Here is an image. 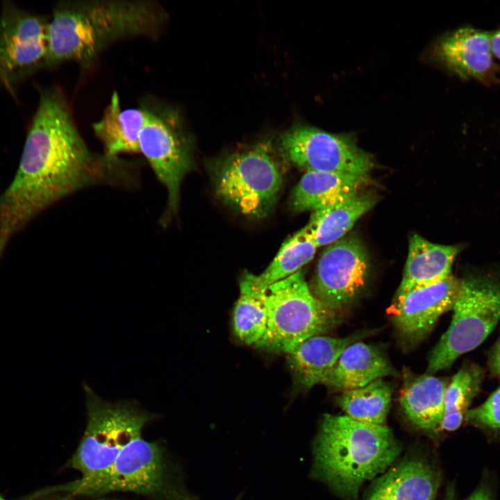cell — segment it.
<instances>
[{"instance_id": "6da1fadb", "label": "cell", "mask_w": 500, "mask_h": 500, "mask_svg": "<svg viewBox=\"0 0 500 500\" xmlns=\"http://www.w3.org/2000/svg\"><path fill=\"white\" fill-rule=\"evenodd\" d=\"M135 166L90 150L56 88L42 90L17 172L0 194V256L40 212L85 188L134 183Z\"/></svg>"}, {"instance_id": "7a4b0ae2", "label": "cell", "mask_w": 500, "mask_h": 500, "mask_svg": "<svg viewBox=\"0 0 500 500\" xmlns=\"http://www.w3.org/2000/svg\"><path fill=\"white\" fill-rule=\"evenodd\" d=\"M166 20L165 11L156 1H60L48 22L45 67L72 61L88 67L119 40L156 36Z\"/></svg>"}, {"instance_id": "3957f363", "label": "cell", "mask_w": 500, "mask_h": 500, "mask_svg": "<svg viewBox=\"0 0 500 500\" xmlns=\"http://www.w3.org/2000/svg\"><path fill=\"white\" fill-rule=\"evenodd\" d=\"M400 447L385 425L326 414L314 443V473L338 492L357 493L361 485L383 472Z\"/></svg>"}, {"instance_id": "277c9868", "label": "cell", "mask_w": 500, "mask_h": 500, "mask_svg": "<svg viewBox=\"0 0 500 500\" xmlns=\"http://www.w3.org/2000/svg\"><path fill=\"white\" fill-rule=\"evenodd\" d=\"M47 492L84 496L128 492L153 500H195L180 482L162 446L142 438L130 443L108 467Z\"/></svg>"}, {"instance_id": "5b68a950", "label": "cell", "mask_w": 500, "mask_h": 500, "mask_svg": "<svg viewBox=\"0 0 500 500\" xmlns=\"http://www.w3.org/2000/svg\"><path fill=\"white\" fill-rule=\"evenodd\" d=\"M87 425L69 466L82 476L108 467L133 441L141 438L142 428L158 417L133 400L109 402L85 383Z\"/></svg>"}, {"instance_id": "8992f818", "label": "cell", "mask_w": 500, "mask_h": 500, "mask_svg": "<svg viewBox=\"0 0 500 500\" xmlns=\"http://www.w3.org/2000/svg\"><path fill=\"white\" fill-rule=\"evenodd\" d=\"M264 294L268 319L263 336L255 344L257 347L288 354L338 322L335 311L312 294L301 269L270 285Z\"/></svg>"}, {"instance_id": "52a82bcc", "label": "cell", "mask_w": 500, "mask_h": 500, "mask_svg": "<svg viewBox=\"0 0 500 500\" xmlns=\"http://www.w3.org/2000/svg\"><path fill=\"white\" fill-rule=\"evenodd\" d=\"M453 310L449 327L428 358L429 374L450 367L491 333L500 320V282L479 276L461 280Z\"/></svg>"}, {"instance_id": "ba28073f", "label": "cell", "mask_w": 500, "mask_h": 500, "mask_svg": "<svg viewBox=\"0 0 500 500\" xmlns=\"http://www.w3.org/2000/svg\"><path fill=\"white\" fill-rule=\"evenodd\" d=\"M282 181L278 165L265 143L228 156L214 172L217 196L238 212L255 218L272 208Z\"/></svg>"}, {"instance_id": "9c48e42d", "label": "cell", "mask_w": 500, "mask_h": 500, "mask_svg": "<svg viewBox=\"0 0 500 500\" xmlns=\"http://www.w3.org/2000/svg\"><path fill=\"white\" fill-rule=\"evenodd\" d=\"M147 107L149 117L140 133L139 153L167 190L166 209L160 221L167 225L177 212L181 185L192 167L191 142L176 110L160 103Z\"/></svg>"}, {"instance_id": "30bf717a", "label": "cell", "mask_w": 500, "mask_h": 500, "mask_svg": "<svg viewBox=\"0 0 500 500\" xmlns=\"http://www.w3.org/2000/svg\"><path fill=\"white\" fill-rule=\"evenodd\" d=\"M281 149L293 164L306 172H323L369 176L371 156L353 140L314 127L296 125L280 139Z\"/></svg>"}, {"instance_id": "8fae6325", "label": "cell", "mask_w": 500, "mask_h": 500, "mask_svg": "<svg viewBox=\"0 0 500 500\" xmlns=\"http://www.w3.org/2000/svg\"><path fill=\"white\" fill-rule=\"evenodd\" d=\"M48 21L9 1L0 14V84L10 89L45 67Z\"/></svg>"}, {"instance_id": "7c38bea8", "label": "cell", "mask_w": 500, "mask_h": 500, "mask_svg": "<svg viewBox=\"0 0 500 500\" xmlns=\"http://www.w3.org/2000/svg\"><path fill=\"white\" fill-rule=\"evenodd\" d=\"M369 258L358 237L349 235L328 245L317 262L312 294L333 311L343 309L365 287Z\"/></svg>"}, {"instance_id": "4fadbf2b", "label": "cell", "mask_w": 500, "mask_h": 500, "mask_svg": "<svg viewBox=\"0 0 500 500\" xmlns=\"http://www.w3.org/2000/svg\"><path fill=\"white\" fill-rule=\"evenodd\" d=\"M460 285L461 280L451 275L434 285L396 296L392 312L400 334L410 342L422 340L443 313L453 310Z\"/></svg>"}, {"instance_id": "5bb4252c", "label": "cell", "mask_w": 500, "mask_h": 500, "mask_svg": "<svg viewBox=\"0 0 500 500\" xmlns=\"http://www.w3.org/2000/svg\"><path fill=\"white\" fill-rule=\"evenodd\" d=\"M438 52L444 65L462 78L483 79L494 68L491 33L474 28H461L445 35Z\"/></svg>"}, {"instance_id": "9a60e30c", "label": "cell", "mask_w": 500, "mask_h": 500, "mask_svg": "<svg viewBox=\"0 0 500 500\" xmlns=\"http://www.w3.org/2000/svg\"><path fill=\"white\" fill-rule=\"evenodd\" d=\"M369 176L308 171L295 187L291 197L294 211H316L363 192Z\"/></svg>"}, {"instance_id": "2e32d148", "label": "cell", "mask_w": 500, "mask_h": 500, "mask_svg": "<svg viewBox=\"0 0 500 500\" xmlns=\"http://www.w3.org/2000/svg\"><path fill=\"white\" fill-rule=\"evenodd\" d=\"M148 117L145 104L123 108L117 92H113L101 117L92 124L94 133L103 147V153L119 157L122 153H139L140 133Z\"/></svg>"}, {"instance_id": "e0dca14e", "label": "cell", "mask_w": 500, "mask_h": 500, "mask_svg": "<svg viewBox=\"0 0 500 500\" xmlns=\"http://www.w3.org/2000/svg\"><path fill=\"white\" fill-rule=\"evenodd\" d=\"M458 251L456 246L434 244L419 235H413L396 296L434 285L450 276Z\"/></svg>"}, {"instance_id": "ac0fdd59", "label": "cell", "mask_w": 500, "mask_h": 500, "mask_svg": "<svg viewBox=\"0 0 500 500\" xmlns=\"http://www.w3.org/2000/svg\"><path fill=\"white\" fill-rule=\"evenodd\" d=\"M395 374L381 351L359 342L349 344L342 351L324 384L333 390L345 392Z\"/></svg>"}, {"instance_id": "d6986e66", "label": "cell", "mask_w": 500, "mask_h": 500, "mask_svg": "<svg viewBox=\"0 0 500 500\" xmlns=\"http://www.w3.org/2000/svg\"><path fill=\"white\" fill-rule=\"evenodd\" d=\"M350 338L315 335L307 339L288 353V363L294 383L308 390L324 384L342 351L351 344Z\"/></svg>"}, {"instance_id": "ffe728a7", "label": "cell", "mask_w": 500, "mask_h": 500, "mask_svg": "<svg viewBox=\"0 0 500 500\" xmlns=\"http://www.w3.org/2000/svg\"><path fill=\"white\" fill-rule=\"evenodd\" d=\"M438 482L432 469L420 461H404L376 482L367 500H433Z\"/></svg>"}, {"instance_id": "44dd1931", "label": "cell", "mask_w": 500, "mask_h": 500, "mask_svg": "<svg viewBox=\"0 0 500 500\" xmlns=\"http://www.w3.org/2000/svg\"><path fill=\"white\" fill-rule=\"evenodd\" d=\"M446 381L426 374L404 385L399 402L408 419L417 426L434 430L440 426L444 411Z\"/></svg>"}, {"instance_id": "7402d4cb", "label": "cell", "mask_w": 500, "mask_h": 500, "mask_svg": "<svg viewBox=\"0 0 500 500\" xmlns=\"http://www.w3.org/2000/svg\"><path fill=\"white\" fill-rule=\"evenodd\" d=\"M372 193L360 192L324 209L314 211L306 224L318 247L342 238L357 220L377 202Z\"/></svg>"}, {"instance_id": "603a6c76", "label": "cell", "mask_w": 500, "mask_h": 500, "mask_svg": "<svg viewBox=\"0 0 500 500\" xmlns=\"http://www.w3.org/2000/svg\"><path fill=\"white\" fill-rule=\"evenodd\" d=\"M317 248L312 233L306 225L283 243L276 257L260 274L249 272L252 283L257 289L264 290L296 273L313 258Z\"/></svg>"}, {"instance_id": "cb8c5ba5", "label": "cell", "mask_w": 500, "mask_h": 500, "mask_svg": "<svg viewBox=\"0 0 500 500\" xmlns=\"http://www.w3.org/2000/svg\"><path fill=\"white\" fill-rule=\"evenodd\" d=\"M264 290L253 285L249 272L244 273L240 282V297L233 309V324L235 335L249 345L256 344L267 328L268 309Z\"/></svg>"}, {"instance_id": "d4e9b609", "label": "cell", "mask_w": 500, "mask_h": 500, "mask_svg": "<svg viewBox=\"0 0 500 500\" xmlns=\"http://www.w3.org/2000/svg\"><path fill=\"white\" fill-rule=\"evenodd\" d=\"M392 392L390 385L379 378L362 388L343 392L337 401L347 415L356 421L385 425Z\"/></svg>"}, {"instance_id": "484cf974", "label": "cell", "mask_w": 500, "mask_h": 500, "mask_svg": "<svg viewBox=\"0 0 500 500\" xmlns=\"http://www.w3.org/2000/svg\"><path fill=\"white\" fill-rule=\"evenodd\" d=\"M482 378V371L475 365L465 366L454 375L444 394V411L440 425L442 428L454 431L460 426Z\"/></svg>"}, {"instance_id": "4316f807", "label": "cell", "mask_w": 500, "mask_h": 500, "mask_svg": "<svg viewBox=\"0 0 500 500\" xmlns=\"http://www.w3.org/2000/svg\"><path fill=\"white\" fill-rule=\"evenodd\" d=\"M465 415L473 423L500 429V386L483 403L468 410Z\"/></svg>"}, {"instance_id": "83f0119b", "label": "cell", "mask_w": 500, "mask_h": 500, "mask_svg": "<svg viewBox=\"0 0 500 500\" xmlns=\"http://www.w3.org/2000/svg\"><path fill=\"white\" fill-rule=\"evenodd\" d=\"M488 365L493 374L500 376V337L490 353Z\"/></svg>"}, {"instance_id": "f1b7e54d", "label": "cell", "mask_w": 500, "mask_h": 500, "mask_svg": "<svg viewBox=\"0 0 500 500\" xmlns=\"http://www.w3.org/2000/svg\"><path fill=\"white\" fill-rule=\"evenodd\" d=\"M491 47L493 56L500 60V28L491 33Z\"/></svg>"}, {"instance_id": "f546056e", "label": "cell", "mask_w": 500, "mask_h": 500, "mask_svg": "<svg viewBox=\"0 0 500 500\" xmlns=\"http://www.w3.org/2000/svg\"><path fill=\"white\" fill-rule=\"evenodd\" d=\"M464 500H492L488 490L481 488L476 490L470 496Z\"/></svg>"}, {"instance_id": "4dcf8cb0", "label": "cell", "mask_w": 500, "mask_h": 500, "mask_svg": "<svg viewBox=\"0 0 500 500\" xmlns=\"http://www.w3.org/2000/svg\"><path fill=\"white\" fill-rule=\"evenodd\" d=\"M56 500H67V499H56ZM94 500H119V499H111V498H106V497H101V498L99 497V498H98V499H94Z\"/></svg>"}, {"instance_id": "1f68e13d", "label": "cell", "mask_w": 500, "mask_h": 500, "mask_svg": "<svg viewBox=\"0 0 500 500\" xmlns=\"http://www.w3.org/2000/svg\"><path fill=\"white\" fill-rule=\"evenodd\" d=\"M0 500H8L0 494Z\"/></svg>"}]
</instances>
